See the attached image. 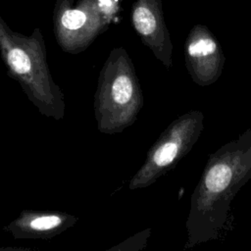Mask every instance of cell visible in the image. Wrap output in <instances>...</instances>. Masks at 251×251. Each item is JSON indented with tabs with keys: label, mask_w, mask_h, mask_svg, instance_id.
Wrapping results in <instances>:
<instances>
[{
	"label": "cell",
	"mask_w": 251,
	"mask_h": 251,
	"mask_svg": "<svg viewBox=\"0 0 251 251\" xmlns=\"http://www.w3.org/2000/svg\"><path fill=\"white\" fill-rule=\"evenodd\" d=\"M251 179V128L208 157L191 197L183 250L219 240L232 227L231 202Z\"/></svg>",
	"instance_id": "cell-1"
},
{
	"label": "cell",
	"mask_w": 251,
	"mask_h": 251,
	"mask_svg": "<svg viewBox=\"0 0 251 251\" xmlns=\"http://www.w3.org/2000/svg\"><path fill=\"white\" fill-rule=\"evenodd\" d=\"M0 56L8 75L16 80L38 112L55 121L66 114L65 96L54 81L39 28L25 35L13 30L0 13Z\"/></svg>",
	"instance_id": "cell-2"
},
{
	"label": "cell",
	"mask_w": 251,
	"mask_h": 251,
	"mask_svg": "<svg viewBox=\"0 0 251 251\" xmlns=\"http://www.w3.org/2000/svg\"><path fill=\"white\" fill-rule=\"evenodd\" d=\"M143 104L131 58L123 47L112 49L100 71L94 95L97 129L105 134L123 132L135 123Z\"/></svg>",
	"instance_id": "cell-3"
},
{
	"label": "cell",
	"mask_w": 251,
	"mask_h": 251,
	"mask_svg": "<svg viewBox=\"0 0 251 251\" xmlns=\"http://www.w3.org/2000/svg\"><path fill=\"white\" fill-rule=\"evenodd\" d=\"M118 0H56L53 29L63 51H84L117 19Z\"/></svg>",
	"instance_id": "cell-4"
},
{
	"label": "cell",
	"mask_w": 251,
	"mask_h": 251,
	"mask_svg": "<svg viewBox=\"0 0 251 251\" xmlns=\"http://www.w3.org/2000/svg\"><path fill=\"white\" fill-rule=\"evenodd\" d=\"M204 113L191 110L170 123L128 181L130 190L145 188L174 170L191 151L204 129Z\"/></svg>",
	"instance_id": "cell-5"
},
{
	"label": "cell",
	"mask_w": 251,
	"mask_h": 251,
	"mask_svg": "<svg viewBox=\"0 0 251 251\" xmlns=\"http://www.w3.org/2000/svg\"><path fill=\"white\" fill-rule=\"evenodd\" d=\"M225 55L215 34L203 24L190 29L184 42V64L192 81L199 86H209L221 76Z\"/></svg>",
	"instance_id": "cell-6"
},
{
	"label": "cell",
	"mask_w": 251,
	"mask_h": 251,
	"mask_svg": "<svg viewBox=\"0 0 251 251\" xmlns=\"http://www.w3.org/2000/svg\"><path fill=\"white\" fill-rule=\"evenodd\" d=\"M131 25L141 42L166 68L173 66V42L166 25L162 0H135Z\"/></svg>",
	"instance_id": "cell-7"
},
{
	"label": "cell",
	"mask_w": 251,
	"mask_h": 251,
	"mask_svg": "<svg viewBox=\"0 0 251 251\" xmlns=\"http://www.w3.org/2000/svg\"><path fill=\"white\" fill-rule=\"evenodd\" d=\"M78 218L63 211L25 209L3 227L14 239L50 240L77 223Z\"/></svg>",
	"instance_id": "cell-8"
},
{
	"label": "cell",
	"mask_w": 251,
	"mask_h": 251,
	"mask_svg": "<svg viewBox=\"0 0 251 251\" xmlns=\"http://www.w3.org/2000/svg\"><path fill=\"white\" fill-rule=\"evenodd\" d=\"M151 234L152 228L147 227L133 233L132 235L124 239L118 244L102 251H141L146 247Z\"/></svg>",
	"instance_id": "cell-9"
},
{
	"label": "cell",
	"mask_w": 251,
	"mask_h": 251,
	"mask_svg": "<svg viewBox=\"0 0 251 251\" xmlns=\"http://www.w3.org/2000/svg\"><path fill=\"white\" fill-rule=\"evenodd\" d=\"M0 251H36L33 248H28V247H0Z\"/></svg>",
	"instance_id": "cell-10"
}]
</instances>
